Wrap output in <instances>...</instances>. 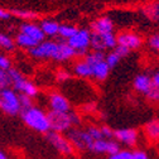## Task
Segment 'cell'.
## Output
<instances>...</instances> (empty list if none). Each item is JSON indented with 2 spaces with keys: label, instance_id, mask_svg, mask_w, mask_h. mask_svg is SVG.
Returning a JSON list of instances; mask_svg holds the SVG:
<instances>
[{
  "label": "cell",
  "instance_id": "1",
  "mask_svg": "<svg viewBox=\"0 0 159 159\" xmlns=\"http://www.w3.org/2000/svg\"><path fill=\"white\" fill-rule=\"evenodd\" d=\"M20 115L25 125L38 133L47 134L52 130L49 116L42 109H39L37 106H32L27 110H23Z\"/></svg>",
  "mask_w": 159,
  "mask_h": 159
},
{
  "label": "cell",
  "instance_id": "2",
  "mask_svg": "<svg viewBox=\"0 0 159 159\" xmlns=\"http://www.w3.org/2000/svg\"><path fill=\"white\" fill-rule=\"evenodd\" d=\"M49 121H51V128L53 131L57 133H67L72 128H76L80 125V117L76 112H56V111H49Z\"/></svg>",
  "mask_w": 159,
  "mask_h": 159
},
{
  "label": "cell",
  "instance_id": "3",
  "mask_svg": "<svg viewBox=\"0 0 159 159\" xmlns=\"http://www.w3.org/2000/svg\"><path fill=\"white\" fill-rule=\"evenodd\" d=\"M0 106L2 110L10 115L15 116L22 114V104H20V93H18L14 89H4L0 92Z\"/></svg>",
  "mask_w": 159,
  "mask_h": 159
},
{
  "label": "cell",
  "instance_id": "4",
  "mask_svg": "<svg viewBox=\"0 0 159 159\" xmlns=\"http://www.w3.org/2000/svg\"><path fill=\"white\" fill-rule=\"evenodd\" d=\"M67 138L72 143V145L80 150H90L93 142H95L92 139V136L89 134L86 128L85 129L72 128L71 130L67 131Z\"/></svg>",
  "mask_w": 159,
  "mask_h": 159
},
{
  "label": "cell",
  "instance_id": "5",
  "mask_svg": "<svg viewBox=\"0 0 159 159\" xmlns=\"http://www.w3.org/2000/svg\"><path fill=\"white\" fill-rule=\"evenodd\" d=\"M91 35L92 32H90L89 29H78V32L67 41L70 43V46L76 51L77 56H87V49L89 47H91Z\"/></svg>",
  "mask_w": 159,
  "mask_h": 159
},
{
  "label": "cell",
  "instance_id": "6",
  "mask_svg": "<svg viewBox=\"0 0 159 159\" xmlns=\"http://www.w3.org/2000/svg\"><path fill=\"white\" fill-rule=\"evenodd\" d=\"M58 49V42L53 41H43L37 47L29 51V54L38 59H54Z\"/></svg>",
  "mask_w": 159,
  "mask_h": 159
},
{
  "label": "cell",
  "instance_id": "7",
  "mask_svg": "<svg viewBox=\"0 0 159 159\" xmlns=\"http://www.w3.org/2000/svg\"><path fill=\"white\" fill-rule=\"evenodd\" d=\"M47 140L53 145L54 149H57L59 153L62 154H72V150H73V145L72 143L68 140V138L63 136L62 133H57V131H53L51 130L49 133H47Z\"/></svg>",
  "mask_w": 159,
  "mask_h": 159
},
{
  "label": "cell",
  "instance_id": "8",
  "mask_svg": "<svg viewBox=\"0 0 159 159\" xmlns=\"http://www.w3.org/2000/svg\"><path fill=\"white\" fill-rule=\"evenodd\" d=\"M120 149V143L116 142L115 139H98L95 140L90 152L96 153V154H109L112 155L117 153Z\"/></svg>",
  "mask_w": 159,
  "mask_h": 159
},
{
  "label": "cell",
  "instance_id": "9",
  "mask_svg": "<svg viewBox=\"0 0 159 159\" xmlns=\"http://www.w3.org/2000/svg\"><path fill=\"white\" fill-rule=\"evenodd\" d=\"M114 139L120 144H124L126 147H134L138 142V131L131 128H124L115 130Z\"/></svg>",
  "mask_w": 159,
  "mask_h": 159
},
{
  "label": "cell",
  "instance_id": "10",
  "mask_svg": "<svg viewBox=\"0 0 159 159\" xmlns=\"http://www.w3.org/2000/svg\"><path fill=\"white\" fill-rule=\"evenodd\" d=\"M49 106H51V111H56V112L71 111V104L68 98L58 92H53L49 95Z\"/></svg>",
  "mask_w": 159,
  "mask_h": 159
},
{
  "label": "cell",
  "instance_id": "11",
  "mask_svg": "<svg viewBox=\"0 0 159 159\" xmlns=\"http://www.w3.org/2000/svg\"><path fill=\"white\" fill-rule=\"evenodd\" d=\"M117 44L119 46H124L126 48L131 49H138L140 48V46L143 44L142 38L135 33L131 32H124L117 35Z\"/></svg>",
  "mask_w": 159,
  "mask_h": 159
},
{
  "label": "cell",
  "instance_id": "12",
  "mask_svg": "<svg viewBox=\"0 0 159 159\" xmlns=\"http://www.w3.org/2000/svg\"><path fill=\"white\" fill-rule=\"evenodd\" d=\"M13 89L20 95H25V96H29V97H35L38 95V89L37 86L29 81L28 78H25L24 76L20 77L13 84Z\"/></svg>",
  "mask_w": 159,
  "mask_h": 159
},
{
  "label": "cell",
  "instance_id": "13",
  "mask_svg": "<svg viewBox=\"0 0 159 159\" xmlns=\"http://www.w3.org/2000/svg\"><path fill=\"white\" fill-rule=\"evenodd\" d=\"M153 87H154L153 78L149 75L142 73V75H138L134 78V89L138 92H140V93H143L145 96H148V93L152 91Z\"/></svg>",
  "mask_w": 159,
  "mask_h": 159
},
{
  "label": "cell",
  "instance_id": "14",
  "mask_svg": "<svg viewBox=\"0 0 159 159\" xmlns=\"http://www.w3.org/2000/svg\"><path fill=\"white\" fill-rule=\"evenodd\" d=\"M75 56H77L76 51L70 46V43L66 41H61L58 42V49H57V53H56V57H54V61H58V62H65V61H70Z\"/></svg>",
  "mask_w": 159,
  "mask_h": 159
},
{
  "label": "cell",
  "instance_id": "15",
  "mask_svg": "<svg viewBox=\"0 0 159 159\" xmlns=\"http://www.w3.org/2000/svg\"><path fill=\"white\" fill-rule=\"evenodd\" d=\"M91 29H92V33H97V34L112 33L114 24L109 16H101V18L96 19V20L91 24Z\"/></svg>",
  "mask_w": 159,
  "mask_h": 159
},
{
  "label": "cell",
  "instance_id": "16",
  "mask_svg": "<svg viewBox=\"0 0 159 159\" xmlns=\"http://www.w3.org/2000/svg\"><path fill=\"white\" fill-rule=\"evenodd\" d=\"M20 33H24L32 38H34L35 41H38L39 43L44 41V33L41 28V25L38 24H34V23H24L20 25Z\"/></svg>",
  "mask_w": 159,
  "mask_h": 159
},
{
  "label": "cell",
  "instance_id": "17",
  "mask_svg": "<svg viewBox=\"0 0 159 159\" xmlns=\"http://www.w3.org/2000/svg\"><path fill=\"white\" fill-rule=\"evenodd\" d=\"M73 72L78 77L89 78V77H92V66L86 61V59H84V61H78L73 66Z\"/></svg>",
  "mask_w": 159,
  "mask_h": 159
},
{
  "label": "cell",
  "instance_id": "18",
  "mask_svg": "<svg viewBox=\"0 0 159 159\" xmlns=\"http://www.w3.org/2000/svg\"><path fill=\"white\" fill-rule=\"evenodd\" d=\"M110 72V66L107 65L106 59L101 61L100 63H97L92 67V77H95L97 81H104V80L107 78Z\"/></svg>",
  "mask_w": 159,
  "mask_h": 159
},
{
  "label": "cell",
  "instance_id": "19",
  "mask_svg": "<svg viewBox=\"0 0 159 159\" xmlns=\"http://www.w3.org/2000/svg\"><path fill=\"white\" fill-rule=\"evenodd\" d=\"M15 43H16V46L22 47V48H24V49H28V51H30L32 48H34V47H37V46L39 44L38 41H35L34 38H32V37H29V35H27V34H24V33L16 34V37H15Z\"/></svg>",
  "mask_w": 159,
  "mask_h": 159
},
{
  "label": "cell",
  "instance_id": "20",
  "mask_svg": "<svg viewBox=\"0 0 159 159\" xmlns=\"http://www.w3.org/2000/svg\"><path fill=\"white\" fill-rule=\"evenodd\" d=\"M59 27H61V24H58L54 20H51V19H46V20H43L41 23V28H42V30H43V33H44L46 37L58 35Z\"/></svg>",
  "mask_w": 159,
  "mask_h": 159
},
{
  "label": "cell",
  "instance_id": "21",
  "mask_svg": "<svg viewBox=\"0 0 159 159\" xmlns=\"http://www.w3.org/2000/svg\"><path fill=\"white\" fill-rule=\"evenodd\" d=\"M78 32V29L72 25V24H61V27H59V33L58 35L61 37L62 39H65V41H70V39Z\"/></svg>",
  "mask_w": 159,
  "mask_h": 159
},
{
  "label": "cell",
  "instance_id": "22",
  "mask_svg": "<svg viewBox=\"0 0 159 159\" xmlns=\"http://www.w3.org/2000/svg\"><path fill=\"white\" fill-rule=\"evenodd\" d=\"M145 134L153 139V140H159V120H152L145 125Z\"/></svg>",
  "mask_w": 159,
  "mask_h": 159
},
{
  "label": "cell",
  "instance_id": "23",
  "mask_svg": "<svg viewBox=\"0 0 159 159\" xmlns=\"http://www.w3.org/2000/svg\"><path fill=\"white\" fill-rule=\"evenodd\" d=\"M102 38V42L106 49H115L117 47V37L114 33H106V34H100Z\"/></svg>",
  "mask_w": 159,
  "mask_h": 159
},
{
  "label": "cell",
  "instance_id": "24",
  "mask_svg": "<svg viewBox=\"0 0 159 159\" xmlns=\"http://www.w3.org/2000/svg\"><path fill=\"white\" fill-rule=\"evenodd\" d=\"M145 15L154 22H159V3H153L144 8Z\"/></svg>",
  "mask_w": 159,
  "mask_h": 159
},
{
  "label": "cell",
  "instance_id": "25",
  "mask_svg": "<svg viewBox=\"0 0 159 159\" xmlns=\"http://www.w3.org/2000/svg\"><path fill=\"white\" fill-rule=\"evenodd\" d=\"M105 54H104V52H98V51H92L91 53H89L86 57H85V59L86 61L93 67L95 65H97V63H100L101 61H104L105 59Z\"/></svg>",
  "mask_w": 159,
  "mask_h": 159
},
{
  "label": "cell",
  "instance_id": "26",
  "mask_svg": "<svg viewBox=\"0 0 159 159\" xmlns=\"http://www.w3.org/2000/svg\"><path fill=\"white\" fill-rule=\"evenodd\" d=\"M91 48H92V51H98V52H104L106 49L100 34L92 33V35H91Z\"/></svg>",
  "mask_w": 159,
  "mask_h": 159
},
{
  "label": "cell",
  "instance_id": "27",
  "mask_svg": "<svg viewBox=\"0 0 159 159\" xmlns=\"http://www.w3.org/2000/svg\"><path fill=\"white\" fill-rule=\"evenodd\" d=\"M15 41L8 34H0V46H2L5 51H13L15 47Z\"/></svg>",
  "mask_w": 159,
  "mask_h": 159
},
{
  "label": "cell",
  "instance_id": "28",
  "mask_svg": "<svg viewBox=\"0 0 159 159\" xmlns=\"http://www.w3.org/2000/svg\"><path fill=\"white\" fill-rule=\"evenodd\" d=\"M11 14L13 16H16L19 19H25V20H29V19H35L38 16L37 13L34 11H30V10H22V9H14L11 10Z\"/></svg>",
  "mask_w": 159,
  "mask_h": 159
},
{
  "label": "cell",
  "instance_id": "29",
  "mask_svg": "<svg viewBox=\"0 0 159 159\" xmlns=\"http://www.w3.org/2000/svg\"><path fill=\"white\" fill-rule=\"evenodd\" d=\"M133 158H134V152L126 149H121L112 155H109V159H133Z\"/></svg>",
  "mask_w": 159,
  "mask_h": 159
},
{
  "label": "cell",
  "instance_id": "30",
  "mask_svg": "<svg viewBox=\"0 0 159 159\" xmlns=\"http://www.w3.org/2000/svg\"><path fill=\"white\" fill-rule=\"evenodd\" d=\"M105 59H106V62H107V65L110 66V68H114L119 62H120V59H121V57L119 56L115 51H112V52H110V53H107L106 54V57H105Z\"/></svg>",
  "mask_w": 159,
  "mask_h": 159
},
{
  "label": "cell",
  "instance_id": "31",
  "mask_svg": "<svg viewBox=\"0 0 159 159\" xmlns=\"http://www.w3.org/2000/svg\"><path fill=\"white\" fill-rule=\"evenodd\" d=\"M10 86H11V80L8 72L0 70V87H2V90H4V89H9Z\"/></svg>",
  "mask_w": 159,
  "mask_h": 159
},
{
  "label": "cell",
  "instance_id": "32",
  "mask_svg": "<svg viewBox=\"0 0 159 159\" xmlns=\"http://www.w3.org/2000/svg\"><path fill=\"white\" fill-rule=\"evenodd\" d=\"M89 134L92 136L93 140H98V139H104L102 138V133H101V128H98V126H93V125H90L86 128Z\"/></svg>",
  "mask_w": 159,
  "mask_h": 159
},
{
  "label": "cell",
  "instance_id": "33",
  "mask_svg": "<svg viewBox=\"0 0 159 159\" xmlns=\"http://www.w3.org/2000/svg\"><path fill=\"white\" fill-rule=\"evenodd\" d=\"M148 44H149V47H150L153 51L159 52V33L153 34V35L148 39Z\"/></svg>",
  "mask_w": 159,
  "mask_h": 159
},
{
  "label": "cell",
  "instance_id": "34",
  "mask_svg": "<svg viewBox=\"0 0 159 159\" xmlns=\"http://www.w3.org/2000/svg\"><path fill=\"white\" fill-rule=\"evenodd\" d=\"M71 78V73L66 70H58V72L56 73V80L58 82H66Z\"/></svg>",
  "mask_w": 159,
  "mask_h": 159
},
{
  "label": "cell",
  "instance_id": "35",
  "mask_svg": "<svg viewBox=\"0 0 159 159\" xmlns=\"http://www.w3.org/2000/svg\"><path fill=\"white\" fill-rule=\"evenodd\" d=\"M11 68V62L7 56H0V70L8 71Z\"/></svg>",
  "mask_w": 159,
  "mask_h": 159
},
{
  "label": "cell",
  "instance_id": "36",
  "mask_svg": "<svg viewBox=\"0 0 159 159\" xmlns=\"http://www.w3.org/2000/svg\"><path fill=\"white\" fill-rule=\"evenodd\" d=\"M20 104H22V109H23V110H27V109L32 107V106H33L32 97L25 96V95H20Z\"/></svg>",
  "mask_w": 159,
  "mask_h": 159
},
{
  "label": "cell",
  "instance_id": "37",
  "mask_svg": "<svg viewBox=\"0 0 159 159\" xmlns=\"http://www.w3.org/2000/svg\"><path fill=\"white\" fill-rule=\"evenodd\" d=\"M148 98L150 101H155V102H159V87H153L152 91L148 93Z\"/></svg>",
  "mask_w": 159,
  "mask_h": 159
},
{
  "label": "cell",
  "instance_id": "38",
  "mask_svg": "<svg viewBox=\"0 0 159 159\" xmlns=\"http://www.w3.org/2000/svg\"><path fill=\"white\" fill-rule=\"evenodd\" d=\"M101 133H102L104 139H114L115 131L112 129H110L109 126H101Z\"/></svg>",
  "mask_w": 159,
  "mask_h": 159
},
{
  "label": "cell",
  "instance_id": "39",
  "mask_svg": "<svg viewBox=\"0 0 159 159\" xmlns=\"http://www.w3.org/2000/svg\"><path fill=\"white\" fill-rule=\"evenodd\" d=\"M119 56H120L121 58H124V57H126L128 54H129V52H130V49L129 48H126V47H124V46H119L117 44V47L114 49Z\"/></svg>",
  "mask_w": 159,
  "mask_h": 159
},
{
  "label": "cell",
  "instance_id": "40",
  "mask_svg": "<svg viewBox=\"0 0 159 159\" xmlns=\"http://www.w3.org/2000/svg\"><path fill=\"white\" fill-rule=\"evenodd\" d=\"M11 16H13L11 10H7V9L0 10V19H2V20H9Z\"/></svg>",
  "mask_w": 159,
  "mask_h": 159
},
{
  "label": "cell",
  "instance_id": "41",
  "mask_svg": "<svg viewBox=\"0 0 159 159\" xmlns=\"http://www.w3.org/2000/svg\"><path fill=\"white\" fill-rule=\"evenodd\" d=\"M133 159H150V158H149V155L144 150H135Z\"/></svg>",
  "mask_w": 159,
  "mask_h": 159
},
{
  "label": "cell",
  "instance_id": "42",
  "mask_svg": "<svg viewBox=\"0 0 159 159\" xmlns=\"http://www.w3.org/2000/svg\"><path fill=\"white\" fill-rule=\"evenodd\" d=\"M152 78H153V84H154V86H155V87H159V71H157V72L152 76Z\"/></svg>",
  "mask_w": 159,
  "mask_h": 159
},
{
  "label": "cell",
  "instance_id": "43",
  "mask_svg": "<svg viewBox=\"0 0 159 159\" xmlns=\"http://www.w3.org/2000/svg\"><path fill=\"white\" fill-rule=\"evenodd\" d=\"M0 159H9V158H8V155L4 152H2V153H0Z\"/></svg>",
  "mask_w": 159,
  "mask_h": 159
}]
</instances>
